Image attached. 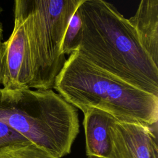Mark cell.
Here are the masks:
<instances>
[{"label":"cell","mask_w":158,"mask_h":158,"mask_svg":"<svg viewBox=\"0 0 158 158\" xmlns=\"http://www.w3.org/2000/svg\"><path fill=\"white\" fill-rule=\"evenodd\" d=\"M82 37L77 51L99 67L158 96V66L128 19L104 0L78 7Z\"/></svg>","instance_id":"cell-1"},{"label":"cell","mask_w":158,"mask_h":158,"mask_svg":"<svg viewBox=\"0 0 158 158\" xmlns=\"http://www.w3.org/2000/svg\"><path fill=\"white\" fill-rule=\"evenodd\" d=\"M53 88L83 113L93 108L119 122L152 125L158 121V96L99 67L78 51L66 59Z\"/></svg>","instance_id":"cell-2"},{"label":"cell","mask_w":158,"mask_h":158,"mask_svg":"<svg viewBox=\"0 0 158 158\" xmlns=\"http://www.w3.org/2000/svg\"><path fill=\"white\" fill-rule=\"evenodd\" d=\"M88 0H14V24L23 23L34 70L33 89H52L66 60L61 44L68 23Z\"/></svg>","instance_id":"cell-3"},{"label":"cell","mask_w":158,"mask_h":158,"mask_svg":"<svg viewBox=\"0 0 158 158\" xmlns=\"http://www.w3.org/2000/svg\"><path fill=\"white\" fill-rule=\"evenodd\" d=\"M1 84L7 89H33L34 70L30 44L23 23H15L1 44Z\"/></svg>","instance_id":"cell-4"},{"label":"cell","mask_w":158,"mask_h":158,"mask_svg":"<svg viewBox=\"0 0 158 158\" xmlns=\"http://www.w3.org/2000/svg\"><path fill=\"white\" fill-rule=\"evenodd\" d=\"M109 135L110 158H158L157 123L145 125L115 120Z\"/></svg>","instance_id":"cell-5"},{"label":"cell","mask_w":158,"mask_h":158,"mask_svg":"<svg viewBox=\"0 0 158 158\" xmlns=\"http://www.w3.org/2000/svg\"><path fill=\"white\" fill-rule=\"evenodd\" d=\"M83 114L86 156L89 158H110L109 127L115 119L109 114L98 109L91 108Z\"/></svg>","instance_id":"cell-6"},{"label":"cell","mask_w":158,"mask_h":158,"mask_svg":"<svg viewBox=\"0 0 158 158\" xmlns=\"http://www.w3.org/2000/svg\"><path fill=\"white\" fill-rule=\"evenodd\" d=\"M128 20L158 66V0H141L135 14Z\"/></svg>","instance_id":"cell-7"},{"label":"cell","mask_w":158,"mask_h":158,"mask_svg":"<svg viewBox=\"0 0 158 158\" xmlns=\"http://www.w3.org/2000/svg\"><path fill=\"white\" fill-rule=\"evenodd\" d=\"M0 158H56L30 141L14 143L0 148Z\"/></svg>","instance_id":"cell-8"},{"label":"cell","mask_w":158,"mask_h":158,"mask_svg":"<svg viewBox=\"0 0 158 158\" xmlns=\"http://www.w3.org/2000/svg\"><path fill=\"white\" fill-rule=\"evenodd\" d=\"M82 37V20L78 8L72 16L64 34L61 52L64 55H70L77 51Z\"/></svg>","instance_id":"cell-9"},{"label":"cell","mask_w":158,"mask_h":158,"mask_svg":"<svg viewBox=\"0 0 158 158\" xmlns=\"http://www.w3.org/2000/svg\"><path fill=\"white\" fill-rule=\"evenodd\" d=\"M27 141L29 140L8 125L0 122V148L11 143Z\"/></svg>","instance_id":"cell-10"},{"label":"cell","mask_w":158,"mask_h":158,"mask_svg":"<svg viewBox=\"0 0 158 158\" xmlns=\"http://www.w3.org/2000/svg\"><path fill=\"white\" fill-rule=\"evenodd\" d=\"M1 64H2V49L0 46V85L1 84Z\"/></svg>","instance_id":"cell-11"},{"label":"cell","mask_w":158,"mask_h":158,"mask_svg":"<svg viewBox=\"0 0 158 158\" xmlns=\"http://www.w3.org/2000/svg\"><path fill=\"white\" fill-rule=\"evenodd\" d=\"M2 27L0 22V46H1V44H2Z\"/></svg>","instance_id":"cell-12"}]
</instances>
